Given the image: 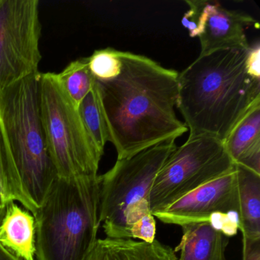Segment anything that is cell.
Instances as JSON below:
<instances>
[{
    "label": "cell",
    "mask_w": 260,
    "mask_h": 260,
    "mask_svg": "<svg viewBox=\"0 0 260 260\" xmlns=\"http://www.w3.org/2000/svg\"><path fill=\"white\" fill-rule=\"evenodd\" d=\"M115 78L97 81L108 142L118 159L130 157L188 132L176 116L179 73L145 56L120 51Z\"/></svg>",
    "instance_id": "1"
},
{
    "label": "cell",
    "mask_w": 260,
    "mask_h": 260,
    "mask_svg": "<svg viewBox=\"0 0 260 260\" xmlns=\"http://www.w3.org/2000/svg\"><path fill=\"white\" fill-rule=\"evenodd\" d=\"M247 48L218 50L199 55L179 74L176 106L188 138L225 141L245 114L260 103V80L246 71Z\"/></svg>",
    "instance_id": "2"
},
{
    "label": "cell",
    "mask_w": 260,
    "mask_h": 260,
    "mask_svg": "<svg viewBox=\"0 0 260 260\" xmlns=\"http://www.w3.org/2000/svg\"><path fill=\"white\" fill-rule=\"evenodd\" d=\"M40 74L0 89V146L10 174L36 208L57 179L40 106Z\"/></svg>",
    "instance_id": "3"
},
{
    "label": "cell",
    "mask_w": 260,
    "mask_h": 260,
    "mask_svg": "<svg viewBox=\"0 0 260 260\" xmlns=\"http://www.w3.org/2000/svg\"><path fill=\"white\" fill-rule=\"evenodd\" d=\"M100 176L57 178L36 220V260H85L100 230Z\"/></svg>",
    "instance_id": "4"
},
{
    "label": "cell",
    "mask_w": 260,
    "mask_h": 260,
    "mask_svg": "<svg viewBox=\"0 0 260 260\" xmlns=\"http://www.w3.org/2000/svg\"><path fill=\"white\" fill-rule=\"evenodd\" d=\"M169 140L130 157L117 159L100 176V220L109 238H132V225L151 214L148 196L156 175L175 149Z\"/></svg>",
    "instance_id": "5"
},
{
    "label": "cell",
    "mask_w": 260,
    "mask_h": 260,
    "mask_svg": "<svg viewBox=\"0 0 260 260\" xmlns=\"http://www.w3.org/2000/svg\"><path fill=\"white\" fill-rule=\"evenodd\" d=\"M40 106L47 148L57 177L98 176L103 153L57 82L55 73H41Z\"/></svg>",
    "instance_id": "6"
},
{
    "label": "cell",
    "mask_w": 260,
    "mask_h": 260,
    "mask_svg": "<svg viewBox=\"0 0 260 260\" xmlns=\"http://www.w3.org/2000/svg\"><path fill=\"white\" fill-rule=\"evenodd\" d=\"M235 168L222 141L208 136L188 138L176 147L155 178L148 196L154 214Z\"/></svg>",
    "instance_id": "7"
},
{
    "label": "cell",
    "mask_w": 260,
    "mask_h": 260,
    "mask_svg": "<svg viewBox=\"0 0 260 260\" xmlns=\"http://www.w3.org/2000/svg\"><path fill=\"white\" fill-rule=\"evenodd\" d=\"M39 0H0V89L39 72Z\"/></svg>",
    "instance_id": "8"
},
{
    "label": "cell",
    "mask_w": 260,
    "mask_h": 260,
    "mask_svg": "<svg viewBox=\"0 0 260 260\" xmlns=\"http://www.w3.org/2000/svg\"><path fill=\"white\" fill-rule=\"evenodd\" d=\"M238 211V179L236 167L228 174L211 181L153 214L168 224L184 226L208 222L214 213Z\"/></svg>",
    "instance_id": "9"
},
{
    "label": "cell",
    "mask_w": 260,
    "mask_h": 260,
    "mask_svg": "<svg viewBox=\"0 0 260 260\" xmlns=\"http://www.w3.org/2000/svg\"><path fill=\"white\" fill-rule=\"evenodd\" d=\"M258 27V23L249 15L226 10L217 1H207L204 9V22L199 35V55L218 50L247 48L246 29Z\"/></svg>",
    "instance_id": "10"
},
{
    "label": "cell",
    "mask_w": 260,
    "mask_h": 260,
    "mask_svg": "<svg viewBox=\"0 0 260 260\" xmlns=\"http://www.w3.org/2000/svg\"><path fill=\"white\" fill-rule=\"evenodd\" d=\"M34 216L17 202L9 204L0 222V244L21 260H36Z\"/></svg>",
    "instance_id": "11"
},
{
    "label": "cell",
    "mask_w": 260,
    "mask_h": 260,
    "mask_svg": "<svg viewBox=\"0 0 260 260\" xmlns=\"http://www.w3.org/2000/svg\"><path fill=\"white\" fill-rule=\"evenodd\" d=\"M223 144L234 164L260 175V103L245 114Z\"/></svg>",
    "instance_id": "12"
},
{
    "label": "cell",
    "mask_w": 260,
    "mask_h": 260,
    "mask_svg": "<svg viewBox=\"0 0 260 260\" xmlns=\"http://www.w3.org/2000/svg\"><path fill=\"white\" fill-rule=\"evenodd\" d=\"M171 246L155 240L148 243L132 238L98 239L85 260H177Z\"/></svg>",
    "instance_id": "13"
},
{
    "label": "cell",
    "mask_w": 260,
    "mask_h": 260,
    "mask_svg": "<svg viewBox=\"0 0 260 260\" xmlns=\"http://www.w3.org/2000/svg\"><path fill=\"white\" fill-rule=\"evenodd\" d=\"M182 228V239L174 249L181 252L177 260H226L229 237L209 222L188 223Z\"/></svg>",
    "instance_id": "14"
},
{
    "label": "cell",
    "mask_w": 260,
    "mask_h": 260,
    "mask_svg": "<svg viewBox=\"0 0 260 260\" xmlns=\"http://www.w3.org/2000/svg\"><path fill=\"white\" fill-rule=\"evenodd\" d=\"M238 179V229L243 237L260 239V175L235 164Z\"/></svg>",
    "instance_id": "15"
},
{
    "label": "cell",
    "mask_w": 260,
    "mask_h": 260,
    "mask_svg": "<svg viewBox=\"0 0 260 260\" xmlns=\"http://www.w3.org/2000/svg\"><path fill=\"white\" fill-rule=\"evenodd\" d=\"M55 75L63 92L78 110L82 102L96 82L89 71L87 57L71 62L61 72Z\"/></svg>",
    "instance_id": "16"
},
{
    "label": "cell",
    "mask_w": 260,
    "mask_h": 260,
    "mask_svg": "<svg viewBox=\"0 0 260 260\" xmlns=\"http://www.w3.org/2000/svg\"><path fill=\"white\" fill-rule=\"evenodd\" d=\"M82 121L92 141L99 150L104 153L108 142L106 123L102 112L100 95L96 87V82L92 90L85 97L78 109Z\"/></svg>",
    "instance_id": "17"
},
{
    "label": "cell",
    "mask_w": 260,
    "mask_h": 260,
    "mask_svg": "<svg viewBox=\"0 0 260 260\" xmlns=\"http://www.w3.org/2000/svg\"><path fill=\"white\" fill-rule=\"evenodd\" d=\"M13 202L20 204L32 214L37 209L23 188L12 177L0 146V210L5 211L9 204Z\"/></svg>",
    "instance_id": "18"
},
{
    "label": "cell",
    "mask_w": 260,
    "mask_h": 260,
    "mask_svg": "<svg viewBox=\"0 0 260 260\" xmlns=\"http://www.w3.org/2000/svg\"><path fill=\"white\" fill-rule=\"evenodd\" d=\"M89 71L97 81L103 82L115 78L121 69L120 51L107 48L96 50L87 57Z\"/></svg>",
    "instance_id": "19"
},
{
    "label": "cell",
    "mask_w": 260,
    "mask_h": 260,
    "mask_svg": "<svg viewBox=\"0 0 260 260\" xmlns=\"http://www.w3.org/2000/svg\"><path fill=\"white\" fill-rule=\"evenodd\" d=\"M189 10L184 14L182 25L186 28L191 38H198L202 31L204 22V9L206 0H185Z\"/></svg>",
    "instance_id": "20"
},
{
    "label": "cell",
    "mask_w": 260,
    "mask_h": 260,
    "mask_svg": "<svg viewBox=\"0 0 260 260\" xmlns=\"http://www.w3.org/2000/svg\"><path fill=\"white\" fill-rule=\"evenodd\" d=\"M208 222L214 229L223 233L229 238L237 234L238 215L235 211L214 213L211 214Z\"/></svg>",
    "instance_id": "21"
},
{
    "label": "cell",
    "mask_w": 260,
    "mask_h": 260,
    "mask_svg": "<svg viewBox=\"0 0 260 260\" xmlns=\"http://www.w3.org/2000/svg\"><path fill=\"white\" fill-rule=\"evenodd\" d=\"M152 214H147L132 225L131 229L132 238H138L141 241L150 243L156 239V220Z\"/></svg>",
    "instance_id": "22"
},
{
    "label": "cell",
    "mask_w": 260,
    "mask_h": 260,
    "mask_svg": "<svg viewBox=\"0 0 260 260\" xmlns=\"http://www.w3.org/2000/svg\"><path fill=\"white\" fill-rule=\"evenodd\" d=\"M245 66L248 75L255 80H260V46L258 42L249 46Z\"/></svg>",
    "instance_id": "23"
},
{
    "label": "cell",
    "mask_w": 260,
    "mask_h": 260,
    "mask_svg": "<svg viewBox=\"0 0 260 260\" xmlns=\"http://www.w3.org/2000/svg\"><path fill=\"white\" fill-rule=\"evenodd\" d=\"M243 260H260V239L243 237Z\"/></svg>",
    "instance_id": "24"
},
{
    "label": "cell",
    "mask_w": 260,
    "mask_h": 260,
    "mask_svg": "<svg viewBox=\"0 0 260 260\" xmlns=\"http://www.w3.org/2000/svg\"><path fill=\"white\" fill-rule=\"evenodd\" d=\"M0 260H21L0 244Z\"/></svg>",
    "instance_id": "25"
},
{
    "label": "cell",
    "mask_w": 260,
    "mask_h": 260,
    "mask_svg": "<svg viewBox=\"0 0 260 260\" xmlns=\"http://www.w3.org/2000/svg\"><path fill=\"white\" fill-rule=\"evenodd\" d=\"M5 211H1V210H0V222H1V220H2V218H3V217H4V214H5Z\"/></svg>",
    "instance_id": "26"
}]
</instances>
